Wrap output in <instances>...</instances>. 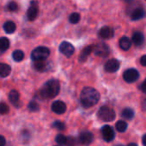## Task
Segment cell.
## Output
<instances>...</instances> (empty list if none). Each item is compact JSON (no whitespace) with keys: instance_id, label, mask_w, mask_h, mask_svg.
Wrapping results in <instances>:
<instances>
[{"instance_id":"cell-19","label":"cell","mask_w":146,"mask_h":146,"mask_svg":"<svg viewBox=\"0 0 146 146\" xmlns=\"http://www.w3.org/2000/svg\"><path fill=\"white\" fill-rule=\"evenodd\" d=\"M34 68L40 72H43L47 70L48 69V63L46 62L45 60L42 61H35L34 63Z\"/></svg>"},{"instance_id":"cell-37","label":"cell","mask_w":146,"mask_h":146,"mask_svg":"<svg viewBox=\"0 0 146 146\" xmlns=\"http://www.w3.org/2000/svg\"><path fill=\"white\" fill-rule=\"evenodd\" d=\"M142 143L143 146H146V134H144L143 136V138H142Z\"/></svg>"},{"instance_id":"cell-40","label":"cell","mask_w":146,"mask_h":146,"mask_svg":"<svg viewBox=\"0 0 146 146\" xmlns=\"http://www.w3.org/2000/svg\"><path fill=\"white\" fill-rule=\"evenodd\" d=\"M116 146H123V145H116Z\"/></svg>"},{"instance_id":"cell-16","label":"cell","mask_w":146,"mask_h":146,"mask_svg":"<svg viewBox=\"0 0 146 146\" xmlns=\"http://www.w3.org/2000/svg\"><path fill=\"white\" fill-rule=\"evenodd\" d=\"M144 16H145V11H143V9L137 8L131 14V19L132 21H137V20L142 19Z\"/></svg>"},{"instance_id":"cell-41","label":"cell","mask_w":146,"mask_h":146,"mask_svg":"<svg viewBox=\"0 0 146 146\" xmlns=\"http://www.w3.org/2000/svg\"><path fill=\"white\" fill-rule=\"evenodd\" d=\"M54 146H61V145H54Z\"/></svg>"},{"instance_id":"cell-22","label":"cell","mask_w":146,"mask_h":146,"mask_svg":"<svg viewBox=\"0 0 146 146\" xmlns=\"http://www.w3.org/2000/svg\"><path fill=\"white\" fill-rule=\"evenodd\" d=\"M9 100L14 105L17 104V102L20 100V94H19V92L17 90H11V92L9 93Z\"/></svg>"},{"instance_id":"cell-9","label":"cell","mask_w":146,"mask_h":146,"mask_svg":"<svg viewBox=\"0 0 146 146\" xmlns=\"http://www.w3.org/2000/svg\"><path fill=\"white\" fill-rule=\"evenodd\" d=\"M94 140V135L89 131H82L78 137V141L82 145H89Z\"/></svg>"},{"instance_id":"cell-14","label":"cell","mask_w":146,"mask_h":146,"mask_svg":"<svg viewBox=\"0 0 146 146\" xmlns=\"http://www.w3.org/2000/svg\"><path fill=\"white\" fill-rule=\"evenodd\" d=\"M92 51H94V46H88L85 48H84V50L81 52L79 55V61L80 62L86 61V59L88 58V57L90 56Z\"/></svg>"},{"instance_id":"cell-1","label":"cell","mask_w":146,"mask_h":146,"mask_svg":"<svg viewBox=\"0 0 146 146\" xmlns=\"http://www.w3.org/2000/svg\"><path fill=\"white\" fill-rule=\"evenodd\" d=\"M81 103L84 108H89L96 104L100 100V93L94 88L91 87H85L83 89L80 96Z\"/></svg>"},{"instance_id":"cell-23","label":"cell","mask_w":146,"mask_h":146,"mask_svg":"<svg viewBox=\"0 0 146 146\" xmlns=\"http://www.w3.org/2000/svg\"><path fill=\"white\" fill-rule=\"evenodd\" d=\"M121 116L122 118L125 119H128V120H131L133 117H134V111L130 108H125L122 113H121Z\"/></svg>"},{"instance_id":"cell-21","label":"cell","mask_w":146,"mask_h":146,"mask_svg":"<svg viewBox=\"0 0 146 146\" xmlns=\"http://www.w3.org/2000/svg\"><path fill=\"white\" fill-rule=\"evenodd\" d=\"M10 47V40L6 37L0 38V55L5 53Z\"/></svg>"},{"instance_id":"cell-39","label":"cell","mask_w":146,"mask_h":146,"mask_svg":"<svg viewBox=\"0 0 146 146\" xmlns=\"http://www.w3.org/2000/svg\"><path fill=\"white\" fill-rule=\"evenodd\" d=\"M124 1H125V2H131V0H124Z\"/></svg>"},{"instance_id":"cell-25","label":"cell","mask_w":146,"mask_h":146,"mask_svg":"<svg viewBox=\"0 0 146 146\" xmlns=\"http://www.w3.org/2000/svg\"><path fill=\"white\" fill-rule=\"evenodd\" d=\"M13 59L17 62H20L24 58V52L22 50H16L12 53Z\"/></svg>"},{"instance_id":"cell-8","label":"cell","mask_w":146,"mask_h":146,"mask_svg":"<svg viewBox=\"0 0 146 146\" xmlns=\"http://www.w3.org/2000/svg\"><path fill=\"white\" fill-rule=\"evenodd\" d=\"M39 13V7H38V3L36 1H31L30 2V6L28 9L27 12V17L28 20L32 22L36 19L37 16Z\"/></svg>"},{"instance_id":"cell-24","label":"cell","mask_w":146,"mask_h":146,"mask_svg":"<svg viewBox=\"0 0 146 146\" xmlns=\"http://www.w3.org/2000/svg\"><path fill=\"white\" fill-rule=\"evenodd\" d=\"M115 127H116V130L119 131V132H124L126 131L127 129V124L125 121L124 120H119L116 122L115 124Z\"/></svg>"},{"instance_id":"cell-36","label":"cell","mask_w":146,"mask_h":146,"mask_svg":"<svg viewBox=\"0 0 146 146\" xmlns=\"http://www.w3.org/2000/svg\"><path fill=\"white\" fill-rule=\"evenodd\" d=\"M141 107H142V109H143V111H146V99L143 101Z\"/></svg>"},{"instance_id":"cell-35","label":"cell","mask_w":146,"mask_h":146,"mask_svg":"<svg viewBox=\"0 0 146 146\" xmlns=\"http://www.w3.org/2000/svg\"><path fill=\"white\" fill-rule=\"evenodd\" d=\"M140 89H141V90H142L144 94H146V79H145V80L143 82V84H141Z\"/></svg>"},{"instance_id":"cell-13","label":"cell","mask_w":146,"mask_h":146,"mask_svg":"<svg viewBox=\"0 0 146 146\" xmlns=\"http://www.w3.org/2000/svg\"><path fill=\"white\" fill-rule=\"evenodd\" d=\"M99 36L104 40L110 39L113 36V29L110 27H108V26L103 27L99 31Z\"/></svg>"},{"instance_id":"cell-12","label":"cell","mask_w":146,"mask_h":146,"mask_svg":"<svg viewBox=\"0 0 146 146\" xmlns=\"http://www.w3.org/2000/svg\"><path fill=\"white\" fill-rule=\"evenodd\" d=\"M52 111L57 114H63L66 111V105L62 101H56L52 104Z\"/></svg>"},{"instance_id":"cell-4","label":"cell","mask_w":146,"mask_h":146,"mask_svg":"<svg viewBox=\"0 0 146 146\" xmlns=\"http://www.w3.org/2000/svg\"><path fill=\"white\" fill-rule=\"evenodd\" d=\"M50 55V50L46 46H38L31 52V58L34 61L46 60Z\"/></svg>"},{"instance_id":"cell-17","label":"cell","mask_w":146,"mask_h":146,"mask_svg":"<svg viewBox=\"0 0 146 146\" xmlns=\"http://www.w3.org/2000/svg\"><path fill=\"white\" fill-rule=\"evenodd\" d=\"M131 40H132V42L136 46H141L143 43V41H144V35L141 32H138V31L137 32H135L132 35Z\"/></svg>"},{"instance_id":"cell-18","label":"cell","mask_w":146,"mask_h":146,"mask_svg":"<svg viewBox=\"0 0 146 146\" xmlns=\"http://www.w3.org/2000/svg\"><path fill=\"white\" fill-rule=\"evenodd\" d=\"M119 47L124 50V51H127L130 49L131 46V40L126 37V36H124L122 38H120L119 41Z\"/></svg>"},{"instance_id":"cell-42","label":"cell","mask_w":146,"mask_h":146,"mask_svg":"<svg viewBox=\"0 0 146 146\" xmlns=\"http://www.w3.org/2000/svg\"><path fill=\"white\" fill-rule=\"evenodd\" d=\"M145 1H146V0H145Z\"/></svg>"},{"instance_id":"cell-7","label":"cell","mask_w":146,"mask_h":146,"mask_svg":"<svg viewBox=\"0 0 146 146\" xmlns=\"http://www.w3.org/2000/svg\"><path fill=\"white\" fill-rule=\"evenodd\" d=\"M59 52L64 54L65 57L70 58L72 56V54L75 52V47L73 46L72 44H70V42L67 41H63L60 45H59Z\"/></svg>"},{"instance_id":"cell-26","label":"cell","mask_w":146,"mask_h":146,"mask_svg":"<svg viewBox=\"0 0 146 146\" xmlns=\"http://www.w3.org/2000/svg\"><path fill=\"white\" fill-rule=\"evenodd\" d=\"M80 18H81L80 15H79L78 13L75 12V13H72V14L70 15V17H69V21H70V23H72V24H76V23H79Z\"/></svg>"},{"instance_id":"cell-33","label":"cell","mask_w":146,"mask_h":146,"mask_svg":"<svg viewBox=\"0 0 146 146\" xmlns=\"http://www.w3.org/2000/svg\"><path fill=\"white\" fill-rule=\"evenodd\" d=\"M6 144V140L4 136L0 135V146H5Z\"/></svg>"},{"instance_id":"cell-15","label":"cell","mask_w":146,"mask_h":146,"mask_svg":"<svg viewBox=\"0 0 146 146\" xmlns=\"http://www.w3.org/2000/svg\"><path fill=\"white\" fill-rule=\"evenodd\" d=\"M11 72V67L5 63H0V77L7 78Z\"/></svg>"},{"instance_id":"cell-28","label":"cell","mask_w":146,"mask_h":146,"mask_svg":"<svg viewBox=\"0 0 146 146\" xmlns=\"http://www.w3.org/2000/svg\"><path fill=\"white\" fill-rule=\"evenodd\" d=\"M28 108L29 109L30 112H37L40 110V106L35 102H30L29 106H28Z\"/></svg>"},{"instance_id":"cell-31","label":"cell","mask_w":146,"mask_h":146,"mask_svg":"<svg viewBox=\"0 0 146 146\" xmlns=\"http://www.w3.org/2000/svg\"><path fill=\"white\" fill-rule=\"evenodd\" d=\"M7 9H8L10 11H17V9H18V5H17L16 2H14V1H11V2H10V3L8 4Z\"/></svg>"},{"instance_id":"cell-20","label":"cell","mask_w":146,"mask_h":146,"mask_svg":"<svg viewBox=\"0 0 146 146\" xmlns=\"http://www.w3.org/2000/svg\"><path fill=\"white\" fill-rule=\"evenodd\" d=\"M3 29L5 30V33L7 34H13L16 29H17V26H16V23L12 21H7L4 23V26H3Z\"/></svg>"},{"instance_id":"cell-10","label":"cell","mask_w":146,"mask_h":146,"mask_svg":"<svg viewBox=\"0 0 146 146\" xmlns=\"http://www.w3.org/2000/svg\"><path fill=\"white\" fill-rule=\"evenodd\" d=\"M102 137L106 142H111L115 137V132L110 125H104L102 128Z\"/></svg>"},{"instance_id":"cell-29","label":"cell","mask_w":146,"mask_h":146,"mask_svg":"<svg viewBox=\"0 0 146 146\" xmlns=\"http://www.w3.org/2000/svg\"><path fill=\"white\" fill-rule=\"evenodd\" d=\"M10 111L9 106L5 102H0V114H6Z\"/></svg>"},{"instance_id":"cell-11","label":"cell","mask_w":146,"mask_h":146,"mask_svg":"<svg viewBox=\"0 0 146 146\" xmlns=\"http://www.w3.org/2000/svg\"><path fill=\"white\" fill-rule=\"evenodd\" d=\"M119 66H120V63L119 60H117L115 58H111L105 63L104 69L106 71L113 73V72L117 71L119 69Z\"/></svg>"},{"instance_id":"cell-27","label":"cell","mask_w":146,"mask_h":146,"mask_svg":"<svg viewBox=\"0 0 146 146\" xmlns=\"http://www.w3.org/2000/svg\"><path fill=\"white\" fill-rule=\"evenodd\" d=\"M67 140V137L63 134H58L55 137V141L58 145H65Z\"/></svg>"},{"instance_id":"cell-5","label":"cell","mask_w":146,"mask_h":146,"mask_svg":"<svg viewBox=\"0 0 146 146\" xmlns=\"http://www.w3.org/2000/svg\"><path fill=\"white\" fill-rule=\"evenodd\" d=\"M123 78L126 83H134L139 78V72L134 68L127 69L123 73Z\"/></svg>"},{"instance_id":"cell-2","label":"cell","mask_w":146,"mask_h":146,"mask_svg":"<svg viewBox=\"0 0 146 146\" xmlns=\"http://www.w3.org/2000/svg\"><path fill=\"white\" fill-rule=\"evenodd\" d=\"M59 90V82L57 79H51L42 86L40 90V96L42 99H52L58 95Z\"/></svg>"},{"instance_id":"cell-6","label":"cell","mask_w":146,"mask_h":146,"mask_svg":"<svg viewBox=\"0 0 146 146\" xmlns=\"http://www.w3.org/2000/svg\"><path fill=\"white\" fill-rule=\"evenodd\" d=\"M94 52L96 56L107 57L110 53V49H109V46L106 43L102 42L94 46Z\"/></svg>"},{"instance_id":"cell-30","label":"cell","mask_w":146,"mask_h":146,"mask_svg":"<svg viewBox=\"0 0 146 146\" xmlns=\"http://www.w3.org/2000/svg\"><path fill=\"white\" fill-rule=\"evenodd\" d=\"M52 127L58 130V131H64L65 129V126H64V124L61 121H55L53 122L52 124Z\"/></svg>"},{"instance_id":"cell-38","label":"cell","mask_w":146,"mask_h":146,"mask_svg":"<svg viewBox=\"0 0 146 146\" xmlns=\"http://www.w3.org/2000/svg\"><path fill=\"white\" fill-rule=\"evenodd\" d=\"M127 146H138L137 143H129Z\"/></svg>"},{"instance_id":"cell-32","label":"cell","mask_w":146,"mask_h":146,"mask_svg":"<svg viewBox=\"0 0 146 146\" xmlns=\"http://www.w3.org/2000/svg\"><path fill=\"white\" fill-rule=\"evenodd\" d=\"M77 144V141L73 137H67V140H66V146H76Z\"/></svg>"},{"instance_id":"cell-34","label":"cell","mask_w":146,"mask_h":146,"mask_svg":"<svg viewBox=\"0 0 146 146\" xmlns=\"http://www.w3.org/2000/svg\"><path fill=\"white\" fill-rule=\"evenodd\" d=\"M140 64L143 66H146V55H143L140 58Z\"/></svg>"},{"instance_id":"cell-3","label":"cell","mask_w":146,"mask_h":146,"mask_svg":"<svg viewBox=\"0 0 146 146\" xmlns=\"http://www.w3.org/2000/svg\"><path fill=\"white\" fill-rule=\"evenodd\" d=\"M97 116L98 118L102 120V121H105V122H110V121H113L115 117H116V113L115 112L110 108L108 106H103L102 108H100V109L98 110V113H97Z\"/></svg>"}]
</instances>
